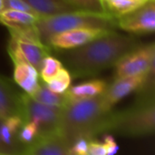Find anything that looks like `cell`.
I'll return each instance as SVG.
<instances>
[{
    "label": "cell",
    "mask_w": 155,
    "mask_h": 155,
    "mask_svg": "<svg viewBox=\"0 0 155 155\" xmlns=\"http://www.w3.org/2000/svg\"><path fill=\"white\" fill-rule=\"evenodd\" d=\"M138 46L134 37L112 30L80 48L68 50L64 59L72 77H94L114 67L124 55Z\"/></svg>",
    "instance_id": "cell-1"
},
{
    "label": "cell",
    "mask_w": 155,
    "mask_h": 155,
    "mask_svg": "<svg viewBox=\"0 0 155 155\" xmlns=\"http://www.w3.org/2000/svg\"><path fill=\"white\" fill-rule=\"evenodd\" d=\"M112 111L102 95L69 101L62 110L59 136L68 148L78 138L91 139L106 132L107 121Z\"/></svg>",
    "instance_id": "cell-2"
},
{
    "label": "cell",
    "mask_w": 155,
    "mask_h": 155,
    "mask_svg": "<svg viewBox=\"0 0 155 155\" xmlns=\"http://www.w3.org/2000/svg\"><path fill=\"white\" fill-rule=\"evenodd\" d=\"M155 129L154 93L141 94L138 101L124 111H112L106 132L124 137H143L153 134Z\"/></svg>",
    "instance_id": "cell-3"
},
{
    "label": "cell",
    "mask_w": 155,
    "mask_h": 155,
    "mask_svg": "<svg viewBox=\"0 0 155 155\" xmlns=\"http://www.w3.org/2000/svg\"><path fill=\"white\" fill-rule=\"evenodd\" d=\"M35 26L41 41L46 46L48 39L52 36L67 30L84 27L114 30L117 27V19L108 13L73 10L40 17Z\"/></svg>",
    "instance_id": "cell-4"
},
{
    "label": "cell",
    "mask_w": 155,
    "mask_h": 155,
    "mask_svg": "<svg viewBox=\"0 0 155 155\" xmlns=\"http://www.w3.org/2000/svg\"><path fill=\"white\" fill-rule=\"evenodd\" d=\"M20 98L24 122H33L36 124L38 137L59 136L63 108L42 104L26 93H21Z\"/></svg>",
    "instance_id": "cell-5"
},
{
    "label": "cell",
    "mask_w": 155,
    "mask_h": 155,
    "mask_svg": "<svg viewBox=\"0 0 155 155\" xmlns=\"http://www.w3.org/2000/svg\"><path fill=\"white\" fill-rule=\"evenodd\" d=\"M155 69L154 43L138 46L124 55L114 65V79L146 74Z\"/></svg>",
    "instance_id": "cell-6"
},
{
    "label": "cell",
    "mask_w": 155,
    "mask_h": 155,
    "mask_svg": "<svg viewBox=\"0 0 155 155\" xmlns=\"http://www.w3.org/2000/svg\"><path fill=\"white\" fill-rule=\"evenodd\" d=\"M52 49L40 41H34L23 37L10 36L7 44V53L13 62H27L38 71L44 58L51 53Z\"/></svg>",
    "instance_id": "cell-7"
},
{
    "label": "cell",
    "mask_w": 155,
    "mask_h": 155,
    "mask_svg": "<svg viewBox=\"0 0 155 155\" xmlns=\"http://www.w3.org/2000/svg\"><path fill=\"white\" fill-rule=\"evenodd\" d=\"M113 29L84 27L64 31L52 36L46 46L55 50H70L80 48L94 39L101 37ZM115 30V29H114Z\"/></svg>",
    "instance_id": "cell-8"
},
{
    "label": "cell",
    "mask_w": 155,
    "mask_h": 155,
    "mask_svg": "<svg viewBox=\"0 0 155 155\" xmlns=\"http://www.w3.org/2000/svg\"><path fill=\"white\" fill-rule=\"evenodd\" d=\"M155 0L117 18V27L135 35L152 34L155 30Z\"/></svg>",
    "instance_id": "cell-9"
},
{
    "label": "cell",
    "mask_w": 155,
    "mask_h": 155,
    "mask_svg": "<svg viewBox=\"0 0 155 155\" xmlns=\"http://www.w3.org/2000/svg\"><path fill=\"white\" fill-rule=\"evenodd\" d=\"M147 76L148 72L146 74L138 76L114 79L111 84H108L106 90L102 94L105 104L110 109H113L114 106L124 98L133 93L134 91L139 90L146 81Z\"/></svg>",
    "instance_id": "cell-10"
},
{
    "label": "cell",
    "mask_w": 155,
    "mask_h": 155,
    "mask_svg": "<svg viewBox=\"0 0 155 155\" xmlns=\"http://www.w3.org/2000/svg\"><path fill=\"white\" fill-rule=\"evenodd\" d=\"M21 93L15 90L9 79L0 75V119L13 115L22 116Z\"/></svg>",
    "instance_id": "cell-11"
},
{
    "label": "cell",
    "mask_w": 155,
    "mask_h": 155,
    "mask_svg": "<svg viewBox=\"0 0 155 155\" xmlns=\"http://www.w3.org/2000/svg\"><path fill=\"white\" fill-rule=\"evenodd\" d=\"M14 81L29 96H33L40 87L39 71L27 62L14 64Z\"/></svg>",
    "instance_id": "cell-12"
},
{
    "label": "cell",
    "mask_w": 155,
    "mask_h": 155,
    "mask_svg": "<svg viewBox=\"0 0 155 155\" xmlns=\"http://www.w3.org/2000/svg\"><path fill=\"white\" fill-rule=\"evenodd\" d=\"M23 155H68L67 146L60 136L38 137L24 148Z\"/></svg>",
    "instance_id": "cell-13"
},
{
    "label": "cell",
    "mask_w": 155,
    "mask_h": 155,
    "mask_svg": "<svg viewBox=\"0 0 155 155\" xmlns=\"http://www.w3.org/2000/svg\"><path fill=\"white\" fill-rule=\"evenodd\" d=\"M107 86L108 83L104 79H93L75 86H70L64 94L69 101L92 99L102 95Z\"/></svg>",
    "instance_id": "cell-14"
},
{
    "label": "cell",
    "mask_w": 155,
    "mask_h": 155,
    "mask_svg": "<svg viewBox=\"0 0 155 155\" xmlns=\"http://www.w3.org/2000/svg\"><path fill=\"white\" fill-rule=\"evenodd\" d=\"M24 123V119L20 115H13L2 120L0 125V135L2 141L9 148L15 151L19 155H23L24 149L18 143L17 135L21 126Z\"/></svg>",
    "instance_id": "cell-15"
},
{
    "label": "cell",
    "mask_w": 155,
    "mask_h": 155,
    "mask_svg": "<svg viewBox=\"0 0 155 155\" xmlns=\"http://www.w3.org/2000/svg\"><path fill=\"white\" fill-rule=\"evenodd\" d=\"M40 17L50 16L64 12L75 10L64 0H24Z\"/></svg>",
    "instance_id": "cell-16"
},
{
    "label": "cell",
    "mask_w": 155,
    "mask_h": 155,
    "mask_svg": "<svg viewBox=\"0 0 155 155\" xmlns=\"http://www.w3.org/2000/svg\"><path fill=\"white\" fill-rule=\"evenodd\" d=\"M150 1L152 0H102L105 12L116 19L142 7Z\"/></svg>",
    "instance_id": "cell-17"
},
{
    "label": "cell",
    "mask_w": 155,
    "mask_h": 155,
    "mask_svg": "<svg viewBox=\"0 0 155 155\" xmlns=\"http://www.w3.org/2000/svg\"><path fill=\"white\" fill-rule=\"evenodd\" d=\"M31 97L42 104L56 108H64L69 102L64 93L59 94L50 90L44 82L40 84L39 89Z\"/></svg>",
    "instance_id": "cell-18"
},
{
    "label": "cell",
    "mask_w": 155,
    "mask_h": 155,
    "mask_svg": "<svg viewBox=\"0 0 155 155\" xmlns=\"http://www.w3.org/2000/svg\"><path fill=\"white\" fill-rule=\"evenodd\" d=\"M40 17L26 12L4 9L0 14V24L9 26L17 25H33L37 22Z\"/></svg>",
    "instance_id": "cell-19"
},
{
    "label": "cell",
    "mask_w": 155,
    "mask_h": 155,
    "mask_svg": "<svg viewBox=\"0 0 155 155\" xmlns=\"http://www.w3.org/2000/svg\"><path fill=\"white\" fill-rule=\"evenodd\" d=\"M71 83H72V76L69 70L63 67L52 79L45 82V84L50 90L55 93L63 94L69 89Z\"/></svg>",
    "instance_id": "cell-20"
},
{
    "label": "cell",
    "mask_w": 155,
    "mask_h": 155,
    "mask_svg": "<svg viewBox=\"0 0 155 155\" xmlns=\"http://www.w3.org/2000/svg\"><path fill=\"white\" fill-rule=\"evenodd\" d=\"M63 68V64L56 58H54L50 54L47 55L42 63L41 69L39 70V75L43 79V82H47L52 79Z\"/></svg>",
    "instance_id": "cell-21"
},
{
    "label": "cell",
    "mask_w": 155,
    "mask_h": 155,
    "mask_svg": "<svg viewBox=\"0 0 155 155\" xmlns=\"http://www.w3.org/2000/svg\"><path fill=\"white\" fill-rule=\"evenodd\" d=\"M38 137V128L36 124L33 122H24L23 125L21 126L17 140L21 145L28 146L32 143H34Z\"/></svg>",
    "instance_id": "cell-22"
},
{
    "label": "cell",
    "mask_w": 155,
    "mask_h": 155,
    "mask_svg": "<svg viewBox=\"0 0 155 155\" xmlns=\"http://www.w3.org/2000/svg\"><path fill=\"white\" fill-rule=\"evenodd\" d=\"M75 10L90 11L96 13H106L102 0H64Z\"/></svg>",
    "instance_id": "cell-23"
},
{
    "label": "cell",
    "mask_w": 155,
    "mask_h": 155,
    "mask_svg": "<svg viewBox=\"0 0 155 155\" xmlns=\"http://www.w3.org/2000/svg\"><path fill=\"white\" fill-rule=\"evenodd\" d=\"M68 155H88V139L81 137L76 139L67 148Z\"/></svg>",
    "instance_id": "cell-24"
},
{
    "label": "cell",
    "mask_w": 155,
    "mask_h": 155,
    "mask_svg": "<svg viewBox=\"0 0 155 155\" xmlns=\"http://www.w3.org/2000/svg\"><path fill=\"white\" fill-rule=\"evenodd\" d=\"M4 9H13L17 11L26 12L39 16L38 14L24 0H4Z\"/></svg>",
    "instance_id": "cell-25"
},
{
    "label": "cell",
    "mask_w": 155,
    "mask_h": 155,
    "mask_svg": "<svg viewBox=\"0 0 155 155\" xmlns=\"http://www.w3.org/2000/svg\"><path fill=\"white\" fill-rule=\"evenodd\" d=\"M88 155H106L104 143L94 138L88 139Z\"/></svg>",
    "instance_id": "cell-26"
},
{
    "label": "cell",
    "mask_w": 155,
    "mask_h": 155,
    "mask_svg": "<svg viewBox=\"0 0 155 155\" xmlns=\"http://www.w3.org/2000/svg\"><path fill=\"white\" fill-rule=\"evenodd\" d=\"M106 148V155H116L119 151V145L114 136L107 134L104 137V142Z\"/></svg>",
    "instance_id": "cell-27"
},
{
    "label": "cell",
    "mask_w": 155,
    "mask_h": 155,
    "mask_svg": "<svg viewBox=\"0 0 155 155\" xmlns=\"http://www.w3.org/2000/svg\"><path fill=\"white\" fill-rule=\"evenodd\" d=\"M2 120L0 119V125H1ZM0 155H19L15 151L9 148L7 145L5 144V143L2 141L1 135H0Z\"/></svg>",
    "instance_id": "cell-28"
},
{
    "label": "cell",
    "mask_w": 155,
    "mask_h": 155,
    "mask_svg": "<svg viewBox=\"0 0 155 155\" xmlns=\"http://www.w3.org/2000/svg\"><path fill=\"white\" fill-rule=\"evenodd\" d=\"M4 10V0H0V14Z\"/></svg>",
    "instance_id": "cell-29"
}]
</instances>
